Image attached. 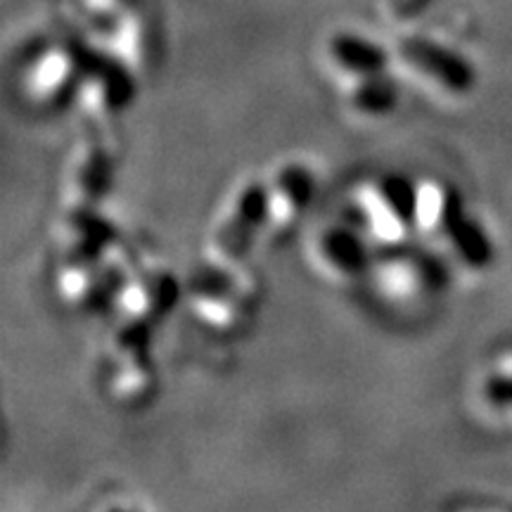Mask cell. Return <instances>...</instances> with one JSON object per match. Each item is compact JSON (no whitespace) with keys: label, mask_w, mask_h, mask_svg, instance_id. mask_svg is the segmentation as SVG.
I'll list each match as a JSON object with an SVG mask.
<instances>
[{"label":"cell","mask_w":512,"mask_h":512,"mask_svg":"<svg viewBox=\"0 0 512 512\" xmlns=\"http://www.w3.org/2000/svg\"><path fill=\"white\" fill-rule=\"evenodd\" d=\"M418 183L406 176L382 174L356 190L354 207L363 233L375 245L399 249L415 230Z\"/></svg>","instance_id":"cell-1"},{"label":"cell","mask_w":512,"mask_h":512,"mask_svg":"<svg viewBox=\"0 0 512 512\" xmlns=\"http://www.w3.org/2000/svg\"><path fill=\"white\" fill-rule=\"evenodd\" d=\"M266 230V185L245 183L230 197L207 245L211 268L233 271L247 259L256 235Z\"/></svg>","instance_id":"cell-2"},{"label":"cell","mask_w":512,"mask_h":512,"mask_svg":"<svg viewBox=\"0 0 512 512\" xmlns=\"http://www.w3.org/2000/svg\"><path fill=\"white\" fill-rule=\"evenodd\" d=\"M254 283L245 275L211 268L190 290V306L204 328L233 335L249 323L254 313Z\"/></svg>","instance_id":"cell-3"},{"label":"cell","mask_w":512,"mask_h":512,"mask_svg":"<svg viewBox=\"0 0 512 512\" xmlns=\"http://www.w3.org/2000/svg\"><path fill=\"white\" fill-rule=\"evenodd\" d=\"M375 290L384 302L413 309L430 304L446 287V271L430 254L399 252L389 254L373 268Z\"/></svg>","instance_id":"cell-4"},{"label":"cell","mask_w":512,"mask_h":512,"mask_svg":"<svg viewBox=\"0 0 512 512\" xmlns=\"http://www.w3.org/2000/svg\"><path fill=\"white\" fill-rule=\"evenodd\" d=\"M110 188V157L98 140H83L69 162L62 192L60 223H79L100 216V204Z\"/></svg>","instance_id":"cell-5"},{"label":"cell","mask_w":512,"mask_h":512,"mask_svg":"<svg viewBox=\"0 0 512 512\" xmlns=\"http://www.w3.org/2000/svg\"><path fill=\"white\" fill-rule=\"evenodd\" d=\"M311 261L325 278L351 283L370 271V240L361 226L323 223L311 235Z\"/></svg>","instance_id":"cell-6"},{"label":"cell","mask_w":512,"mask_h":512,"mask_svg":"<svg viewBox=\"0 0 512 512\" xmlns=\"http://www.w3.org/2000/svg\"><path fill=\"white\" fill-rule=\"evenodd\" d=\"M110 392L117 401L136 406L155 392V366L150 356V332L119 325L112 337Z\"/></svg>","instance_id":"cell-7"},{"label":"cell","mask_w":512,"mask_h":512,"mask_svg":"<svg viewBox=\"0 0 512 512\" xmlns=\"http://www.w3.org/2000/svg\"><path fill=\"white\" fill-rule=\"evenodd\" d=\"M178 297H181L178 280L164 268H150V271L133 275L128 283L119 287L114 297L119 309V325L152 332L166 313L174 309Z\"/></svg>","instance_id":"cell-8"},{"label":"cell","mask_w":512,"mask_h":512,"mask_svg":"<svg viewBox=\"0 0 512 512\" xmlns=\"http://www.w3.org/2000/svg\"><path fill=\"white\" fill-rule=\"evenodd\" d=\"M86 60L74 48L55 46L36 55L24 76V91L41 110H57L79 95Z\"/></svg>","instance_id":"cell-9"},{"label":"cell","mask_w":512,"mask_h":512,"mask_svg":"<svg viewBox=\"0 0 512 512\" xmlns=\"http://www.w3.org/2000/svg\"><path fill=\"white\" fill-rule=\"evenodd\" d=\"M76 98L95 124L112 121L131 105L133 69L119 57H88Z\"/></svg>","instance_id":"cell-10"},{"label":"cell","mask_w":512,"mask_h":512,"mask_svg":"<svg viewBox=\"0 0 512 512\" xmlns=\"http://www.w3.org/2000/svg\"><path fill=\"white\" fill-rule=\"evenodd\" d=\"M399 57L408 69L446 93H467L477 81L475 69L463 60V55L425 36H411L401 41Z\"/></svg>","instance_id":"cell-11"},{"label":"cell","mask_w":512,"mask_h":512,"mask_svg":"<svg viewBox=\"0 0 512 512\" xmlns=\"http://www.w3.org/2000/svg\"><path fill=\"white\" fill-rule=\"evenodd\" d=\"M316 192V181L309 166L283 164L266 185V230L285 235L302 221Z\"/></svg>","instance_id":"cell-12"},{"label":"cell","mask_w":512,"mask_h":512,"mask_svg":"<svg viewBox=\"0 0 512 512\" xmlns=\"http://www.w3.org/2000/svg\"><path fill=\"white\" fill-rule=\"evenodd\" d=\"M57 292L62 302L72 309L93 311L117 297L119 287L114 285V273L107 271L100 264V259H81V261H64L60 278H57Z\"/></svg>","instance_id":"cell-13"},{"label":"cell","mask_w":512,"mask_h":512,"mask_svg":"<svg viewBox=\"0 0 512 512\" xmlns=\"http://www.w3.org/2000/svg\"><path fill=\"white\" fill-rule=\"evenodd\" d=\"M463 200L458 190L439 178H425L418 183L415 202V230L430 240H441L451 223L463 214Z\"/></svg>","instance_id":"cell-14"},{"label":"cell","mask_w":512,"mask_h":512,"mask_svg":"<svg viewBox=\"0 0 512 512\" xmlns=\"http://www.w3.org/2000/svg\"><path fill=\"white\" fill-rule=\"evenodd\" d=\"M328 57L339 72L351 76V79L380 74L389 64V53L380 43L370 41L363 34H354V31H339L332 36L328 43Z\"/></svg>","instance_id":"cell-15"},{"label":"cell","mask_w":512,"mask_h":512,"mask_svg":"<svg viewBox=\"0 0 512 512\" xmlns=\"http://www.w3.org/2000/svg\"><path fill=\"white\" fill-rule=\"evenodd\" d=\"M347 102L358 117L380 119L396 110V105H399V88L384 72L356 76V79H351Z\"/></svg>","instance_id":"cell-16"},{"label":"cell","mask_w":512,"mask_h":512,"mask_svg":"<svg viewBox=\"0 0 512 512\" xmlns=\"http://www.w3.org/2000/svg\"><path fill=\"white\" fill-rule=\"evenodd\" d=\"M451 249V254L456 256L458 264L467 268H486L494 259V245L486 238L482 226L475 219L467 216V211L458 216L451 223V228L446 230L444 238H441Z\"/></svg>","instance_id":"cell-17"},{"label":"cell","mask_w":512,"mask_h":512,"mask_svg":"<svg viewBox=\"0 0 512 512\" xmlns=\"http://www.w3.org/2000/svg\"><path fill=\"white\" fill-rule=\"evenodd\" d=\"M484 396L494 403V406L512 408V373L491 375L484 384Z\"/></svg>","instance_id":"cell-18"},{"label":"cell","mask_w":512,"mask_h":512,"mask_svg":"<svg viewBox=\"0 0 512 512\" xmlns=\"http://www.w3.org/2000/svg\"><path fill=\"white\" fill-rule=\"evenodd\" d=\"M434 3L437 0H387V12L394 22H408L430 10Z\"/></svg>","instance_id":"cell-19"}]
</instances>
